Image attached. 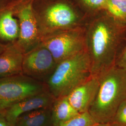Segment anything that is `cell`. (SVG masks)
Here are the masks:
<instances>
[{"label": "cell", "mask_w": 126, "mask_h": 126, "mask_svg": "<svg viewBox=\"0 0 126 126\" xmlns=\"http://www.w3.org/2000/svg\"><path fill=\"white\" fill-rule=\"evenodd\" d=\"M23 52L16 42L7 44L0 53V79L22 73Z\"/></svg>", "instance_id": "12"}, {"label": "cell", "mask_w": 126, "mask_h": 126, "mask_svg": "<svg viewBox=\"0 0 126 126\" xmlns=\"http://www.w3.org/2000/svg\"><path fill=\"white\" fill-rule=\"evenodd\" d=\"M7 44H4L0 41V53H1L6 47Z\"/></svg>", "instance_id": "21"}, {"label": "cell", "mask_w": 126, "mask_h": 126, "mask_svg": "<svg viewBox=\"0 0 126 126\" xmlns=\"http://www.w3.org/2000/svg\"><path fill=\"white\" fill-rule=\"evenodd\" d=\"M21 2H32L34 0H19Z\"/></svg>", "instance_id": "23"}, {"label": "cell", "mask_w": 126, "mask_h": 126, "mask_svg": "<svg viewBox=\"0 0 126 126\" xmlns=\"http://www.w3.org/2000/svg\"><path fill=\"white\" fill-rule=\"evenodd\" d=\"M99 86V77L92 75L68 95V101L79 113L88 112L94 102Z\"/></svg>", "instance_id": "10"}, {"label": "cell", "mask_w": 126, "mask_h": 126, "mask_svg": "<svg viewBox=\"0 0 126 126\" xmlns=\"http://www.w3.org/2000/svg\"><path fill=\"white\" fill-rule=\"evenodd\" d=\"M77 3L85 11L86 17L88 14L99 10L104 9L108 0H76Z\"/></svg>", "instance_id": "17"}, {"label": "cell", "mask_w": 126, "mask_h": 126, "mask_svg": "<svg viewBox=\"0 0 126 126\" xmlns=\"http://www.w3.org/2000/svg\"><path fill=\"white\" fill-rule=\"evenodd\" d=\"M91 76L90 59L85 49L58 63L45 84L56 99L67 96Z\"/></svg>", "instance_id": "4"}, {"label": "cell", "mask_w": 126, "mask_h": 126, "mask_svg": "<svg viewBox=\"0 0 126 126\" xmlns=\"http://www.w3.org/2000/svg\"><path fill=\"white\" fill-rule=\"evenodd\" d=\"M126 32V25L107 13L88 21L85 44L92 75L99 76L115 65L117 51Z\"/></svg>", "instance_id": "1"}, {"label": "cell", "mask_w": 126, "mask_h": 126, "mask_svg": "<svg viewBox=\"0 0 126 126\" xmlns=\"http://www.w3.org/2000/svg\"><path fill=\"white\" fill-rule=\"evenodd\" d=\"M15 16L18 20L19 35L16 43L23 53L41 43L42 37L32 7V2L15 0Z\"/></svg>", "instance_id": "7"}, {"label": "cell", "mask_w": 126, "mask_h": 126, "mask_svg": "<svg viewBox=\"0 0 126 126\" xmlns=\"http://www.w3.org/2000/svg\"><path fill=\"white\" fill-rule=\"evenodd\" d=\"M97 123L88 111L80 113L57 126H94Z\"/></svg>", "instance_id": "16"}, {"label": "cell", "mask_w": 126, "mask_h": 126, "mask_svg": "<svg viewBox=\"0 0 126 126\" xmlns=\"http://www.w3.org/2000/svg\"><path fill=\"white\" fill-rule=\"evenodd\" d=\"M79 113L70 103L67 96L56 99L52 106V126H57Z\"/></svg>", "instance_id": "14"}, {"label": "cell", "mask_w": 126, "mask_h": 126, "mask_svg": "<svg viewBox=\"0 0 126 126\" xmlns=\"http://www.w3.org/2000/svg\"><path fill=\"white\" fill-rule=\"evenodd\" d=\"M56 99L47 91L28 97L8 108L1 115L11 126H14L18 118L26 113L51 107Z\"/></svg>", "instance_id": "9"}, {"label": "cell", "mask_w": 126, "mask_h": 126, "mask_svg": "<svg viewBox=\"0 0 126 126\" xmlns=\"http://www.w3.org/2000/svg\"><path fill=\"white\" fill-rule=\"evenodd\" d=\"M94 126H112L110 125L109 123H97Z\"/></svg>", "instance_id": "22"}, {"label": "cell", "mask_w": 126, "mask_h": 126, "mask_svg": "<svg viewBox=\"0 0 126 126\" xmlns=\"http://www.w3.org/2000/svg\"><path fill=\"white\" fill-rule=\"evenodd\" d=\"M57 64L50 50L41 42L23 54L22 73L45 83L54 72Z\"/></svg>", "instance_id": "8"}, {"label": "cell", "mask_w": 126, "mask_h": 126, "mask_svg": "<svg viewBox=\"0 0 126 126\" xmlns=\"http://www.w3.org/2000/svg\"><path fill=\"white\" fill-rule=\"evenodd\" d=\"M15 6V0H0V41L6 44L18 38L19 24Z\"/></svg>", "instance_id": "11"}, {"label": "cell", "mask_w": 126, "mask_h": 126, "mask_svg": "<svg viewBox=\"0 0 126 126\" xmlns=\"http://www.w3.org/2000/svg\"><path fill=\"white\" fill-rule=\"evenodd\" d=\"M14 126H52V106L23 114L18 118Z\"/></svg>", "instance_id": "13"}, {"label": "cell", "mask_w": 126, "mask_h": 126, "mask_svg": "<svg viewBox=\"0 0 126 126\" xmlns=\"http://www.w3.org/2000/svg\"><path fill=\"white\" fill-rule=\"evenodd\" d=\"M109 123L112 126H126V99L120 105Z\"/></svg>", "instance_id": "18"}, {"label": "cell", "mask_w": 126, "mask_h": 126, "mask_svg": "<svg viewBox=\"0 0 126 126\" xmlns=\"http://www.w3.org/2000/svg\"><path fill=\"white\" fill-rule=\"evenodd\" d=\"M0 126H11L1 115H0Z\"/></svg>", "instance_id": "20"}, {"label": "cell", "mask_w": 126, "mask_h": 126, "mask_svg": "<svg viewBox=\"0 0 126 126\" xmlns=\"http://www.w3.org/2000/svg\"><path fill=\"white\" fill-rule=\"evenodd\" d=\"M86 25L44 37L41 42L57 63L86 49Z\"/></svg>", "instance_id": "6"}, {"label": "cell", "mask_w": 126, "mask_h": 126, "mask_svg": "<svg viewBox=\"0 0 126 126\" xmlns=\"http://www.w3.org/2000/svg\"><path fill=\"white\" fill-rule=\"evenodd\" d=\"M32 7L42 39L54 33L85 25L86 17L70 0H34Z\"/></svg>", "instance_id": "2"}, {"label": "cell", "mask_w": 126, "mask_h": 126, "mask_svg": "<svg viewBox=\"0 0 126 126\" xmlns=\"http://www.w3.org/2000/svg\"><path fill=\"white\" fill-rule=\"evenodd\" d=\"M115 65L126 71V45L119 57L116 59Z\"/></svg>", "instance_id": "19"}, {"label": "cell", "mask_w": 126, "mask_h": 126, "mask_svg": "<svg viewBox=\"0 0 126 126\" xmlns=\"http://www.w3.org/2000/svg\"><path fill=\"white\" fill-rule=\"evenodd\" d=\"M99 77L98 92L88 112L97 123H109L126 99V71L115 65Z\"/></svg>", "instance_id": "3"}, {"label": "cell", "mask_w": 126, "mask_h": 126, "mask_svg": "<svg viewBox=\"0 0 126 126\" xmlns=\"http://www.w3.org/2000/svg\"><path fill=\"white\" fill-rule=\"evenodd\" d=\"M104 9L117 21L126 25V0H108Z\"/></svg>", "instance_id": "15"}, {"label": "cell", "mask_w": 126, "mask_h": 126, "mask_svg": "<svg viewBox=\"0 0 126 126\" xmlns=\"http://www.w3.org/2000/svg\"><path fill=\"white\" fill-rule=\"evenodd\" d=\"M45 84L23 74L0 79V115L12 105L46 90Z\"/></svg>", "instance_id": "5"}]
</instances>
